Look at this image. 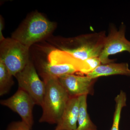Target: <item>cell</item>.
<instances>
[{"label":"cell","instance_id":"6da1fadb","mask_svg":"<svg viewBox=\"0 0 130 130\" xmlns=\"http://www.w3.org/2000/svg\"><path fill=\"white\" fill-rule=\"evenodd\" d=\"M46 92L41 106L42 113L39 122L57 124L61 118L70 97L58 78L43 79Z\"/></svg>","mask_w":130,"mask_h":130},{"label":"cell","instance_id":"7a4b0ae2","mask_svg":"<svg viewBox=\"0 0 130 130\" xmlns=\"http://www.w3.org/2000/svg\"><path fill=\"white\" fill-rule=\"evenodd\" d=\"M105 31L63 39L61 49L81 60L99 57L106 37Z\"/></svg>","mask_w":130,"mask_h":130},{"label":"cell","instance_id":"3957f363","mask_svg":"<svg viewBox=\"0 0 130 130\" xmlns=\"http://www.w3.org/2000/svg\"><path fill=\"white\" fill-rule=\"evenodd\" d=\"M56 26L55 23L41 13L35 12L27 16L13 33L11 38L30 47L32 44L49 36Z\"/></svg>","mask_w":130,"mask_h":130},{"label":"cell","instance_id":"277c9868","mask_svg":"<svg viewBox=\"0 0 130 130\" xmlns=\"http://www.w3.org/2000/svg\"><path fill=\"white\" fill-rule=\"evenodd\" d=\"M29 48L12 38L1 42L0 61L12 76H14L20 72L30 60Z\"/></svg>","mask_w":130,"mask_h":130},{"label":"cell","instance_id":"5b68a950","mask_svg":"<svg viewBox=\"0 0 130 130\" xmlns=\"http://www.w3.org/2000/svg\"><path fill=\"white\" fill-rule=\"evenodd\" d=\"M14 77L18 81L19 88L28 93L36 105L41 106L46 92V84L40 79L30 60Z\"/></svg>","mask_w":130,"mask_h":130},{"label":"cell","instance_id":"8992f818","mask_svg":"<svg viewBox=\"0 0 130 130\" xmlns=\"http://www.w3.org/2000/svg\"><path fill=\"white\" fill-rule=\"evenodd\" d=\"M125 25L122 23L118 29L114 25H111L108 34L99 58L102 64L113 63L115 60L109 59L112 55L127 51L130 54V41L125 38Z\"/></svg>","mask_w":130,"mask_h":130},{"label":"cell","instance_id":"52a82bcc","mask_svg":"<svg viewBox=\"0 0 130 130\" xmlns=\"http://www.w3.org/2000/svg\"><path fill=\"white\" fill-rule=\"evenodd\" d=\"M0 103L17 113L21 117V121L31 129L34 124L32 111L36 104L26 91L18 88L13 95L6 100H1Z\"/></svg>","mask_w":130,"mask_h":130},{"label":"cell","instance_id":"ba28073f","mask_svg":"<svg viewBox=\"0 0 130 130\" xmlns=\"http://www.w3.org/2000/svg\"><path fill=\"white\" fill-rule=\"evenodd\" d=\"M97 79H93L87 75L81 76L74 74H67L58 78L70 97L93 95V87Z\"/></svg>","mask_w":130,"mask_h":130},{"label":"cell","instance_id":"9c48e42d","mask_svg":"<svg viewBox=\"0 0 130 130\" xmlns=\"http://www.w3.org/2000/svg\"><path fill=\"white\" fill-rule=\"evenodd\" d=\"M79 96L70 97L54 130H76L79 114Z\"/></svg>","mask_w":130,"mask_h":130},{"label":"cell","instance_id":"30bf717a","mask_svg":"<svg viewBox=\"0 0 130 130\" xmlns=\"http://www.w3.org/2000/svg\"><path fill=\"white\" fill-rule=\"evenodd\" d=\"M113 75L130 76V69L127 63H111L101 64L87 76L93 79Z\"/></svg>","mask_w":130,"mask_h":130},{"label":"cell","instance_id":"8fae6325","mask_svg":"<svg viewBox=\"0 0 130 130\" xmlns=\"http://www.w3.org/2000/svg\"><path fill=\"white\" fill-rule=\"evenodd\" d=\"M48 61L52 65H71L76 68L78 72L81 74L84 66V61L77 59L61 50L51 51L48 55Z\"/></svg>","mask_w":130,"mask_h":130},{"label":"cell","instance_id":"7c38bea8","mask_svg":"<svg viewBox=\"0 0 130 130\" xmlns=\"http://www.w3.org/2000/svg\"><path fill=\"white\" fill-rule=\"evenodd\" d=\"M40 72L43 79L48 78H58L64 75L78 72L76 68L71 65H52L48 62L41 64Z\"/></svg>","mask_w":130,"mask_h":130},{"label":"cell","instance_id":"4fadbf2b","mask_svg":"<svg viewBox=\"0 0 130 130\" xmlns=\"http://www.w3.org/2000/svg\"><path fill=\"white\" fill-rule=\"evenodd\" d=\"M87 95L79 96V114L76 130H97L96 126L91 120L87 111Z\"/></svg>","mask_w":130,"mask_h":130},{"label":"cell","instance_id":"5bb4252c","mask_svg":"<svg viewBox=\"0 0 130 130\" xmlns=\"http://www.w3.org/2000/svg\"><path fill=\"white\" fill-rule=\"evenodd\" d=\"M115 111L114 114L113 122L110 130H119L121 111L124 107L126 106V94L124 91H121L120 93L115 97Z\"/></svg>","mask_w":130,"mask_h":130},{"label":"cell","instance_id":"9a60e30c","mask_svg":"<svg viewBox=\"0 0 130 130\" xmlns=\"http://www.w3.org/2000/svg\"><path fill=\"white\" fill-rule=\"evenodd\" d=\"M12 76L2 61H0V95L9 92L14 84Z\"/></svg>","mask_w":130,"mask_h":130},{"label":"cell","instance_id":"2e32d148","mask_svg":"<svg viewBox=\"0 0 130 130\" xmlns=\"http://www.w3.org/2000/svg\"><path fill=\"white\" fill-rule=\"evenodd\" d=\"M31 129L23 121H14L10 123L6 130H30Z\"/></svg>","mask_w":130,"mask_h":130},{"label":"cell","instance_id":"e0dca14e","mask_svg":"<svg viewBox=\"0 0 130 130\" xmlns=\"http://www.w3.org/2000/svg\"><path fill=\"white\" fill-rule=\"evenodd\" d=\"M4 24L3 19L2 17L1 16V18H0V42L2 41L6 38L4 37L3 35V28H4Z\"/></svg>","mask_w":130,"mask_h":130}]
</instances>
